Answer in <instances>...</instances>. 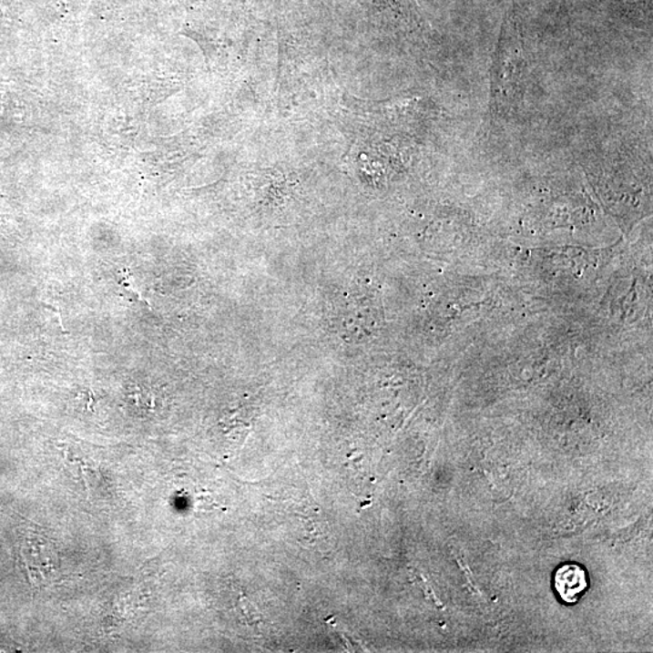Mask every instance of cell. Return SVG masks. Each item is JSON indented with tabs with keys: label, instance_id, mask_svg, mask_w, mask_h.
<instances>
[{
	"label": "cell",
	"instance_id": "2",
	"mask_svg": "<svg viewBox=\"0 0 653 653\" xmlns=\"http://www.w3.org/2000/svg\"><path fill=\"white\" fill-rule=\"evenodd\" d=\"M555 587L564 603H577L588 587L585 569L577 564H566L559 567L556 573Z\"/></svg>",
	"mask_w": 653,
	"mask_h": 653
},
{
	"label": "cell",
	"instance_id": "1",
	"mask_svg": "<svg viewBox=\"0 0 653 653\" xmlns=\"http://www.w3.org/2000/svg\"><path fill=\"white\" fill-rule=\"evenodd\" d=\"M524 72L525 60L518 31L515 22L506 20L493 66L492 94L496 109H512L518 103Z\"/></svg>",
	"mask_w": 653,
	"mask_h": 653
}]
</instances>
